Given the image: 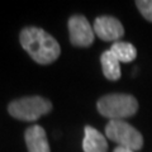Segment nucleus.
Returning <instances> with one entry per match:
<instances>
[{
  "label": "nucleus",
  "instance_id": "f257e3e1",
  "mask_svg": "<svg viewBox=\"0 0 152 152\" xmlns=\"http://www.w3.org/2000/svg\"><path fill=\"white\" fill-rule=\"evenodd\" d=\"M19 39L27 53L39 65H50L55 62L61 53L58 42L42 28H24L20 32Z\"/></svg>",
  "mask_w": 152,
  "mask_h": 152
},
{
  "label": "nucleus",
  "instance_id": "f03ea898",
  "mask_svg": "<svg viewBox=\"0 0 152 152\" xmlns=\"http://www.w3.org/2000/svg\"><path fill=\"white\" fill-rule=\"evenodd\" d=\"M98 110L110 121H123L134 115L138 110V102L129 94H109L98 100Z\"/></svg>",
  "mask_w": 152,
  "mask_h": 152
},
{
  "label": "nucleus",
  "instance_id": "7ed1b4c3",
  "mask_svg": "<svg viewBox=\"0 0 152 152\" xmlns=\"http://www.w3.org/2000/svg\"><path fill=\"white\" fill-rule=\"evenodd\" d=\"M52 110V103L42 96H27L9 104L8 112L19 121L33 122Z\"/></svg>",
  "mask_w": 152,
  "mask_h": 152
},
{
  "label": "nucleus",
  "instance_id": "20e7f679",
  "mask_svg": "<svg viewBox=\"0 0 152 152\" xmlns=\"http://www.w3.org/2000/svg\"><path fill=\"white\" fill-rule=\"evenodd\" d=\"M105 134L118 146L132 151H138L143 146V137L134 127L124 121H109L105 126Z\"/></svg>",
  "mask_w": 152,
  "mask_h": 152
},
{
  "label": "nucleus",
  "instance_id": "39448f33",
  "mask_svg": "<svg viewBox=\"0 0 152 152\" xmlns=\"http://www.w3.org/2000/svg\"><path fill=\"white\" fill-rule=\"evenodd\" d=\"M69 33L72 46L89 47L93 45L95 32L84 15H72L69 19Z\"/></svg>",
  "mask_w": 152,
  "mask_h": 152
},
{
  "label": "nucleus",
  "instance_id": "423d86ee",
  "mask_svg": "<svg viewBox=\"0 0 152 152\" xmlns=\"http://www.w3.org/2000/svg\"><path fill=\"white\" fill-rule=\"evenodd\" d=\"M94 32L100 39L107 42H118L119 38L124 34V28H123L122 23L118 20L117 18L103 15L95 19L94 22Z\"/></svg>",
  "mask_w": 152,
  "mask_h": 152
},
{
  "label": "nucleus",
  "instance_id": "0eeeda50",
  "mask_svg": "<svg viewBox=\"0 0 152 152\" xmlns=\"http://www.w3.org/2000/svg\"><path fill=\"white\" fill-rule=\"evenodd\" d=\"M28 152H51L43 127L32 126L24 133Z\"/></svg>",
  "mask_w": 152,
  "mask_h": 152
},
{
  "label": "nucleus",
  "instance_id": "6e6552de",
  "mask_svg": "<svg viewBox=\"0 0 152 152\" xmlns=\"http://www.w3.org/2000/svg\"><path fill=\"white\" fill-rule=\"evenodd\" d=\"M84 141H83V150L84 152H107L108 151V142L100 132L95 128L86 126L84 128Z\"/></svg>",
  "mask_w": 152,
  "mask_h": 152
},
{
  "label": "nucleus",
  "instance_id": "1a4fd4ad",
  "mask_svg": "<svg viewBox=\"0 0 152 152\" xmlns=\"http://www.w3.org/2000/svg\"><path fill=\"white\" fill-rule=\"evenodd\" d=\"M100 62L103 74L108 80L115 81V80L121 79V62L110 50L103 52L100 57Z\"/></svg>",
  "mask_w": 152,
  "mask_h": 152
},
{
  "label": "nucleus",
  "instance_id": "9d476101",
  "mask_svg": "<svg viewBox=\"0 0 152 152\" xmlns=\"http://www.w3.org/2000/svg\"><path fill=\"white\" fill-rule=\"evenodd\" d=\"M110 51L119 60V62H132L137 57L136 47L132 43H128V42H114L113 46L110 47Z\"/></svg>",
  "mask_w": 152,
  "mask_h": 152
},
{
  "label": "nucleus",
  "instance_id": "9b49d317",
  "mask_svg": "<svg viewBox=\"0 0 152 152\" xmlns=\"http://www.w3.org/2000/svg\"><path fill=\"white\" fill-rule=\"evenodd\" d=\"M136 5L143 18L152 22V0H138L136 1Z\"/></svg>",
  "mask_w": 152,
  "mask_h": 152
},
{
  "label": "nucleus",
  "instance_id": "f8f14e48",
  "mask_svg": "<svg viewBox=\"0 0 152 152\" xmlns=\"http://www.w3.org/2000/svg\"><path fill=\"white\" fill-rule=\"evenodd\" d=\"M113 152H134V151H132L129 148H126V147H121V146H118L115 150H114Z\"/></svg>",
  "mask_w": 152,
  "mask_h": 152
}]
</instances>
